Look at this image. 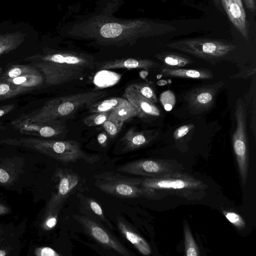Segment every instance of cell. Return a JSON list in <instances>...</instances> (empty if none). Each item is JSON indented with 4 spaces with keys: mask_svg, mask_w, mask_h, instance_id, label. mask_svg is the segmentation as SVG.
<instances>
[{
    "mask_svg": "<svg viewBox=\"0 0 256 256\" xmlns=\"http://www.w3.org/2000/svg\"><path fill=\"white\" fill-rule=\"evenodd\" d=\"M32 62L50 85H60L79 79L95 68L93 57L67 51L50 50L25 58Z\"/></svg>",
    "mask_w": 256,
    "mask_h": 256,
    "instance_id": "1",
    "label": "cell"
},
{
    "mask_svg": "<svg viewBox=\"0 0 256 256\" xmlns=\"http://www.w3.org/2000/svg\"><path fill=\"white\" fill-rule=\"evenodd\" d=\"M107 94L106 90H98L54 98L36 110L24 115L31 120L61 122L60 120L74 114L84 106H89L102 100Z\"/></svg>",
    "mask_w": 256,
    "mask_h": 256,
    "instance_id": "2",
    "label": "cell"
},
{
    "mask_svg": "<svg viewBox=\"0 0 256 256\" xmlns=\"http://www.w3.org/2000/svg\"><path fill=\"white\" fill-rule=\"evenodd\" d=\"M0 142L31 149L64 162H74L80 159L88 162L91 160L81 148L80 144L72 140H56L22 138L6 139Z\"/></svg>",
    "mask_w": 256,
    "mask_h": 256,
    "instance_id": "3",
    "label": "cell"
},
{
    "mask_svg": "<svg viewBox=\"0 0 256 256\" xmlns=\"http://www.w3.org/2000/svg\"><path fill=\"white\" fill-rule=\"evenodd\" d=\"M166 46L212 64L220 61L236 48L228 41L206 38L180 39L168 42Z\"/></svg>",
    "mask_w": 256,
    "mask_h": 256,
    "instance_id": "4",
    "label": "cell"
},
{
    "mask_svg": "<svg viewBox=\"0 0 256 256\" xmlns=\"http://www.w3.org/2000/svg\"><path fill=\"white\" fill-rule=\"evenodd\" d=\"M206 186L188 174L175 172L160 176L143 178L140 188L144 198L156 199L158 190L192 192L204 190Z\"/></svg>",
    "mask_w": 256,
    "mask_h": 256,
    "instance_id": "5",
    "label": "cell"
},
{
    "mask_svg": "<svg viewBox=\"0 0 256 256\" xmlns=\"http://www.w3.org/2000/svg\"><path fill=\"white\" fill-rule=\"evenodd\" d=\"M94 185L102 191L120 198L142 196L140 184L143 178L130 177L114 172H104L94 176Z\"/></svg>",
    "mask_w": 256,
    "mask_h": 256,
    "instance_id": "6",
    "label": "cell"
},
{
    "mask_svg": "<svg viewBox=\"0 0 256 256\" xmlns=\"http://www.w3.org/2000/svg\"><path fill=\"white\" fill-rule=\"evenodd\" d=\"M236 126L232 142L242 183L246 184L249 165L248 147L246 132V112L242 100L238 99L236 106Z\"/></svg>",
    "mask_w": 256,
    "mask_h": 256,
    "instance_id": "7",
    "label": "cell"
},
{
    "mask_svg": "<svg viewBox=\"0 0 256 256\" xmlns=\"http://www.w3.org/2000/svg\"><path fill=\"white\" fill-rule=\"evenodd\" d=\"M73 217L84 232L98 243L120 255L130 256V250L100 222L86 216L74 215Z\"/></svg>",
    "mask_w": 256,
    "mask_h": 256,
    "instance_id": "8",
    "label": "cell"
},
{
    "mask_svg": "<svg viewBox=\"0 0 256 256\" xmlns=\"http://www.w3.org/2000/svg\"><path fill=\"white\" fill-rule=\"evenodd\" d=\"M224 85V82L220 81L195 87L188 91L184 94V99L188 104L190 112L198 114L212 108L217 94Z\"/></svg>",
    "mask_w": 256,
    "mask_h": 256,
    "instance_id": "9",
    "label": "cell"
},
{
    "mask_svg": "<svg viewBox=\"0 0 256 256\" xmlns=\"http://www.w3.org/2000/svg\"><path fill=\"white\" fill-rule=\"evenodd\" d=\"M118 172L148 178L160 176L177 171L172 162L154 159L130 162L118 166Z\"/></svg>",
    "mask_w": 256,
    "mask_h": 256,
    "instance_id": "10",
    "label": "cell"
},
{
    "mask_svg": "<svg viewBox=\"0 0 256 256\" xmlns=\"http://www.w3.org/2000/svg\"><path fill=\"white\" fill-rule=\"evenodd\" d=\"M12 126L20 133L42 138H51L66 130L62 122H48L30 120L24 114L12 122Z\"/></svg>",
    "mask_w": 256,
    "mask_h": 256,
    "instance_id": "11",
    "label": "cell"
},
{
    "mask_svg": "<svg viewBox=\"0 0 256 256\" xmlns=\"http://www.w3.org/2000/svg\"><path fill=\"white\" fill-rule=\"evenodd\" d=\"M56 176L58 182V192L48 202L45 213L57 207L62 206L79 182L78 176L66 169L58 168L56 172Z\"/></svg>",
    "mask_w": 256,
    "mask_h": 256,
    "instance_id": "12",
    "label": "cell"
},
{
    "mask_svg": "<svg viewBox=\"0 0 256 256\" xmlns=\"http://www.w3.org/2000/svg\"><path fill=\"white\" fill-rule=\"evenodd\" d=\"M159 64L146 58H126L96 62L95 68L98 70H110L123 68L126 70L156 68Z\"/></svg>",
    "mask_w": 256,
    "mask_h": 256,
    "instance_id": "13",
    "label": "cell"
},
{
    "mask_svg": "<svg viewBox=\"0 0 256 256\" xmlns=\"http://www.w3.org/2000/svg\"><path fill=\"white\" fill-rule=\"evenodd\" d=\"M124 98L140 112L142 118L157 117L160 114L158 108L142 96L132 84L128 86L124 92Z\"/></svg>",
    "mask_w": 256,
    "mask_h": 256,
    "instance_id": "14",
    "label": "cell"
},
{
    "mask_svg": "<svg viewBox=\"0 0 256 256\" xmlns=\"http://www.w3.org/2000/svg\"><path fill=\"white\" fill-rule=\"evenodd\" d=\"M116 221L120 232L138 252L144 256L151 254L152 250L148 242L130 224L121 216H117Z\"/></svg>",
    "mask_w": 256,
    "mask_h": 256,
    "instance_id": "15",
    "label": "cell"
},
{
    "mask_svg": "<svg viewBox=\"0 0 256 256\" xmlns=\"http://www.w3.org/2000/svg\"><path fill=\"white\" fill-rule=\"evenodd\" d=\"M164 77L194 80H210L214 77L212 72L207 68H172L163 66L160 69Z\"/></svg>",
    "mask_w": 256,
    "mask_h": 256,
    "instance_id": "16",
    "label": "cell"
},
{
    "mask_svg": "<svg viewBox=\"0 0 256 256\" xmlns=\"http://www.w3.org/2000/svg\"><path fill=\"white\" fill-rule=\"evenodd\" d=\"M154 138L152 131H136L128 130L121 139L122 151L130 152L140 148L148 144Z\"/></svg>",
    "mask_w": 256,
    "mask_h": 256,
    "instance_id": "17",
    "label": "cell"
},
{
    "mask_svg": "<svg viewBox=\"0 0 256 256\" xmlns=\"http://www.w3.org/2000/svg\"><path fill=\"white\" fill-rule=\"evenodd\" d=\"M226 14L234 27L242 36L248 40V31L244 7L240 6L233 0L230 4Z\"/></svg>",
    "mask_w": 256,
    "mask_h": 256,
    "instance_id": "18",
    "label": "cell"
},
{
    "mask_svg": "<svg viewBox=\"0 0 256 256\" xmlns=\"http://www.w3.org/2000/svg\"><path fill=\"white\" fill-rule=\"evenodd\" d=\"M80 208L82 211L88 217L97 222H103L112 228L110 222L105 216L102 208L100 204L94 199L82 196Z\"/></svg>",
    "mask_w": 256,
    "mask_h": 256,
    "instance_id": "19",
    "label": "cell"
},
{
    "mask_svg": "<svg viewBox=\"0 0 256 256\" xmlns=\"http://www.w3.org/2000/svg\"><path fill=\"white\" fill-rule=\"evenodd\" d=\"M26 36L20 32L0 34V56L19 47L24 41Z\"/></svg>",
    "mask_w": 256,
    "mask_h": 256,
    "instance_id": "20",
    "label": "cell"
},
{
    "mask_svg": "<svg viewBox=\"0 0 256 256\" xmlns=\"http://www.w3.org/2000/svg\"><path fill=\"white\" fill-rule=\"evenodd\" d=\"M157 59L166 66L180 68L190 64L192 60L186 56L173 52H161L156 54Z\"/></svg>",
    "mask_w": 256,
    "mask_h": 256,
    "instance_id": "21",
    "label": "cell"
},
{
    "mask_svg": "<svg viewBox=\"0 0 256 256\" xmlns=\"http://www.w3.org/2000/svg\"><path fill=\"white\" fill-rule=\"evenodd\" d=\"M0 79L5 80L14 85L32 90L40 86L44 81L41 72L22 75L14 78Z\"/></svg>",
    "mask_w": 256,
    "mask_h": 256,
    "instance_id": "22",
    "label": "cell"
},
{
    "mask_svg": "<svg viewBox=\"0 0 256 256\" xmlns=\"http://www.w3.org/2000/svg\"><path fill=\"white\" fill-rule=\"evenodd\" d=\"M128 102L126 98L120 97L100 100L90 105L89 111L91 113L112 111Z\"/></svg>",
    "mask_w": 256,
    "mask_h": 256,
    "instance_id": "23",
    "label": "cell"
},
{
    "mask_svg": "<svg viewBox=\"0 0 256 256\" xmlns=\"http://www.w3.org/2000/svg\"><path fill=\"white\" fill-rule=\"evenodd\" d=\"M136 116L142 118L141 114L138 109L128 102L112 110L109 118L124 123L128 120Z\"/></svg>",
    "mask_w": 256,
    "mask_h": 256,
    "instance_id": "24",
    "label": "cell"
},
{
    "mask_svg": "<svg viewBox=\"0 0 256 256\" xmlns=\"http://www.w3.org/2000/svg\"><path fill=\"white\" fill-rule=\"evenodd\" d=\"M32 90L14 85L5 80L0 79V100L15 97Z\"/></svg>",
    "mask_w": 256,
    "mask_h": 256,
    "instance_id": "25",
    "label": "cell"
},
{
    "mask_svg": "<svg viewBox=\"0 0 256 256\" xmlns=\"http://www.w3.org/2000/svg\"><path fill=\"white\" fill-rule=\"evenodd\" d=\"M40 72L32 65L16 64L10 66L4 72H2L0 78H14L20 76L34 74Z\"/></svg>",
    "mask_w": 256,
    "mask_h": 256,
    "instance_id": "26",
    "label": "cell"
},
{
    "mask_svg": "<svg viewBox=\"0 0 256 256\" xmlns=\"http://www.w3.org/2000/svg\"><path fill=\"white\" fill-rule=\"evenodd\" d=\"M184 234L185 254L186 256H198L200 254L198 248L186 220L184 223Z\"/></svg>",
    "mask_w": 256,
    "mask_h": 256,
    "instance_id": "27",
    "label": "cell"
},
{
    "mask_svg": "<svg viewBox=\"0 0 256 256\" xmlns=\"http://www.w3.org/2000/svg\"><path fill=\"white\" fill-rule=\"evenodd\" d=\"M111 112L92 113L84 119V123L90 127L102 125L109 118Z\"/></svg>",
    "mask_w": 256,
    "mask_h": 256,
    "instance_id": "28",
    "label": "cell"
},
{
    "mask_svg": "<svg viewBox=\"0 0 256 256\" xmlns=\"http://www.w3.org/2000/svg\"><path fill=\"white\" fill-rule=\"evenodd\" d=\"M132 84L142 96L152 102L156 103L158 102L154 90L150 85L142 82H136Z\"/></svg>",
    "mask_w": 256,
    "mask_h": 256,
    "instance_id": "29",
    "label": "cell"
},
{
    "mask_svg": "<svg viewBox=\"0 0 256 256\" xmlns=\"http://www.w3.org/2000/svg\"><path fill=\"white\" fill-rule=\"evenodd\" d=\"M61 208L62 206H58L44 213V218L42 222V227L44 230H50L55 227L58 222V215Z\"/></svg>",
    "mask_w": 256,
    "mask_h": 256,
    "instance_id": "30",
    "label": "cell"
},
{
    "mask_svg": "<svg viewBox=\"0 0 256 256\" xmlns=\"http://www.w3.org/2000/svg\"><path fill=\"white\" fill-rule=\"evenodd\" d=\"M124 122L109 118L102 125L106 134L111 138L116 136L120 131Z\"/></svg>",
    "mask_w": 256,
    "mask_h": 256,
    "instance_id": "31",
    "label": "cell"
},
{
    "mask_svg": "<svg viewBox=\"0 0 256 256\" xmlns=\"http://www.w3.org/2000/svg\"><path fill=\"white\" fill-rule=\"evenodd\" d=\"M223 213L226 219L238 229L242 230L246 228V222L240 214L228 210H224Z\"/></svg>",
    "mask_w": 256,
    "mask_h": 256,
    "instance_id": "32",
    "label": "cell"
},
{
    "mask_svg": "<svg viewBox=\"0 0 256 256\" xmlns=\"http://www.w3.org/2000/svg\"><path fill=\"white\" fill-rule=\"evenodd\" d=\"M192 124H188L182 126L175 130L174 137L176 140H180L186 135L194 128Z\"/></svg>",
    "mask_w": 256,
    "mask_h": 256,
    "instance_id": "33",
    "label": "cell"
},
{
    "mask_svg": "<svg viewBox=\"0 0 256 256\" xmlns=\"http://www.w3.org/2000/svg\"><path fill=\"white\" fill-rule=\"evenodd\" d=\"M35 254L38 256H60L55 250L50 247L38 248L35 250Z\"/></svg>",
    "mask_w": 256,
    "mask_h": 256,
    "instance_id": "34",
    "label": "cell"
},
{
    "mask_svg": "<svg viewBox=\"0 0 256 256\" xmlns=\"http://www.w3.org/2000/svg\"><path fill=\"white\" fill-rule=\"evenodd\" d=\"M98 144L102 147H106L108 144V134L102 132L98 134L97 138Z\"/></svg>",
    "mask_w": 256,
    "mask_h": 256,
    "instance_id": "35",
    "label": "cell"
},
{
    "mask_svg": "<svg viewBox=\"0 0 256 256\" xmlns=\"http://www.w3.org/2000/svg\"><path fill=\"white\" fill-rule=\"evenodd\" d=\"M14 107V104H8L0 107V117L12 110Z\"/></svg>",
    "mask_w": 256,
    "mask_h": 256,
    "instance_id": "36",
    "label": "cell"
},
{
    "mask_svg": "<svg viewBox=\"0 0 256 256\" xmlns=\"http://www.w3.org/2000/svg\"><path fill=\"white\" fill-rule=\"evenodd\" d=\"M246 6L251 12H254L256 10V0H244Z\"/></svg>",
    "mask_w": 256,
    "mask_h": 256,
    "instance_id": "37",
    "label": "cell"
},
{
    "mask_svg": "<svg viewBox=\"0 0 256 256\" xmlns=\"http://www.w3.org/2000/svg\"><path fill=\"white\" fill-rule=\"evenodd\" d=\"M234 0H221L222 3V4L223 7L224 8V10L227 12L230 4Z\"/></svg>",
    "mask_w": 256,
    "mask_h": 256,
    "instance_id": "38",
    "label": "cell"
},
{
    "mask_svg": "<svg viewBox=\"0 0 256 256\" xmlns=\"http://www.w3.org/2000/svg\"><path fill=\"white\" fill-rule=\"evenodd\" d=\"M8 208L4 205L0 204V215L4 214L8 212Z\"/></svg>",
    "mask_w": 256,
    "mask_h": 256,
    "instance_id": "39",
    "label": "cell"
},
{
    "mask_svg": "<svg viewBox=\"0 0 256 256\" xmlns=\"http://www.w3.org/2000/svg\"><path fill=\"white\" fill-rule=\"evenodd\" d=\"M234 1L238 5H239L240 6L243 8L242 3L241 0H234Z\"/></svg>",
    "mask_w": 256,
    "mask_h": 256,
    "instance_id": "40",
    "label": "cell"
},
{
    "mask_svg": "<svg viewBox=\"0 0 256 256\" xmlns=\"http://www.w3.org/2000/svg\"><path fill=\"white\" fill-rule=\"evenodd\" d=\"M6 254L5 251L4 250H0V256H6Z\"/></svg>",
    "mask_w": 256,
    "mask_h": 256,
    "instance_id": "41",
    "label": "cell"
},
{
    "mask_svg": "<svg viewBox=\"0 0 256 256\" xmlns=\"http://www.w3.org/2000/svg\"><path fill=\"white\" fill-rule=\"evenodd\" d=\"M213 1L216 5H219L220 4V0H213Z\"/></svg>",
    "mask_w": 256,
    "mask_h": 256,
    "instance_id": "42",
    "label": "cell"
},
{
    "mask_svg": "<svg viewBox=\"0 0 256 256\" xmlns=\"http://www.w3.org/2000/svg\"><path fill=\"white\" fill-rule=\"evenodd\" d=\"M2 72H3L2 68V67H0V76L2 75Z\"/></svg>",
    "mask_w": 256,
    "mask_h": 256,
    "instance_id": "43",
    "label": "cell"
}]
</instances>
